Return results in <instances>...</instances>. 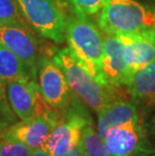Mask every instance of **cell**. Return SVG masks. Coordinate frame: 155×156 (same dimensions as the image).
<instances>
[{"mask_svg":"<svg viewBox=\"0 0 155 156\" xmlns=\"http://www.w3.org/2000/svg\"><path fill=\"white\" fill-rule=\"evenodd\" d=\"M74 94L89 108L98 113L104 107L122 98L118 87L106 85L94 78L71 55L69 48L61 49L54 55Z\"/></svg>","mask_w":155,"mask_h":156,"instance_id":"1","label":"cell"},{"mask_svg":"<svg viewBox=\"0 0 155 156\" xmlns=\"http://www.w3.org/2000/svg\"><path fill=\"white\" fill-rule=\"evenodd\" d=\"M65 38L72 58L94 78L105 84L102 79L103 37L99 29L87 17L70 16L65 19Z\"/></svg>","mask_w":155,"mask_h":156,"instance_id":"2","label":"cell"},{"mask_svg":"<svg viewBox=\"0 0 155 156\" xmlns=\"http://www.w3.org/2000/svg\"><path fill=\"white\" fill-rule=\"evenodd\" d=\"M108 35L129 34L155 28V9L135 0H105L99 18Z\"/></svg>","mask_w":155,"mask_h":156,"instance_id":"3","label":"cell"},{"mask_svg":"<svg viewBox=\"0 0 155 156\" xmlns=\"http://www.w3.org/2000/svg\"><path fill=\"white\" fill-rule=\"evenodd\" d=\"M27 25L55 44L65 38V18L55 0H15Z\"/></svg>","mask_w":155,"mask_h":156,"instance_id":"4","label":"cell"},{"mask_svg":"<svg viewBox=\"0 0 155 156\" xmlns=\"http://www.w3.org/2000/svg\"><path fill=\"white\" fill-rule=\"evenodd\" d=\"M38 86L45 103L54 110L64 113L74 104V92L67 78L54 58H39Z\"/></svg>","mask_w":155,"mask_h":156,"instance_id":"5","label":"cell"},{"mask_svg":"<svg viewBox=\"0 0 155 156\" xmlns=\"http://www.w3.org/2000/svg\"><path fill=\"white\" fill-rule=\"evenodd\" d=\"M8 103L21 121H29L37 115L54 111L42 98L38 84L33 79H17L6 85Z\"/></svg>","mask_w":155,"mask_h":156,"instance_id":"6","label":"cell"},{"mask_svg":"<svg viewBox=\"0 0 155 156\" xmlns=\"http://www.w3.org/2000/svg\"><path fill=\"white\" fill-rule=\"evenodd\" d=\"M103 140L111 156H147L151 151L140 121L110 129Z\"/></svg>","mask_w":155,"mask_h":156,"instance_id":"7","label":"cell"},{"mask_svg":"<svg viewBox=\"0 0 155 156\" xmlns=\"http://www.w3.org/2000/svg\"><path fill=\"white\" fill-rule=\"evenodd\" d=\"M61 118L62 113L55 110L37 115L31 120L21 121L6 129L2 133L1 138L19 141L31 149L41 148Z\"/></svg>","mask_w":155,"mask_h":156,"instance_id":"8","label":"cell"},{"mask_svg":"<svg viewBox=\"0 0 155 156\" xmlns=\"http://www.w3.org/2000/svg\"><path fill=\"white\" fill-rule=\"evenodd\" d=\"M0 41L21 59L35 79L39 62L37 42L29 28L0 23Z\"/></svg>","mask_w":155,"mask_h":156,"instance_id":"9","label":"cell"},{"mask_svg":"<svg viewBox=\"0 0 155 156\" xmlns=\"http://www.w3.org/2000/svg\"><path fill=\"white\" fill-rule=\"evenodd\" d=\"M103 48L102 79L104 83L118 88L127 86L134 74L125 58L122 42L117 36L109 35L103 37Z\"/></svg>","mask_w":155,"mask_h":156,"instance_id":"10","label":"cell"},{"mask_svg":"<svg viewBox=\"0 0 155 156\" xmlns=\"http://www.w3.org/2000/svg\"><path fill=\"white\" fill-rule=\"evenodd\" d=\"M116 36L123 44L125 58L134 75L155 59V28Z\"/></svg>","mask_w":155,"mask_h":156,"instance_id":"11","label":"cell"},{"mask_svg":"<svg viewBox=\"0 0 155 156\" xmlns=\"http://www.w3.org/2000/svg\"><path fill=\"white\" fill-rule=\"evenodd\" d=\"M97 114L98 133L102 138H104L108 131L112 128L140 121L136 102L127 101L124 99H119L111 103L99 111Z\"/></svg>","mask_w":155,"mask_h":156,"instance_id":"12","label":"cell"},{"mask_svg":"<svg viewBox=\"0 0 155 156\" xmlns=\"http://www.w3.org/2000/svg\"><path fill=\"white\" fill-rule=\"evenodd\" d=\"M17 79L35 80L21 59L0 41V104L7 113H9V109L6 85L8 82Z\"/></svg>","mask_w":155,"mask_h":156,"instance_id":"13","label":"cell"},{"mask_svg":"<svg viewBox=\"0 0 155 156\" xmlns=\"http://www.w3.org/2000/svg\"><path fill=\"white\" fill-rule=\"evenodd\" d=\"M127 89L134 102L146 105L155 102V59L133 76Z\"/></svg>","mask_w":155,"mask_h":156,"instance_id":"14","label":"cell"},{"mask_svg":"<svg viewBox=\"0 0 155 156\" xmlns=\"http://www.w3.org/2000/svg\"><path fill=\"white\" fill-rule=\"evenodd\" d=\"M79 147L82 156H111L105 146L103 138L95 130L93 123L84 127Z\"/></svg>","mask_w":155,"mask_h":156,"instance_id":"15","label":"cell"},{"mask_svg":"<svg viewBox=\"0 0 155 156\" xmlns=\"http://www.w3.org/2000/svg\"><path fill=\"white\" fill-rule=\"evenodd\" d=\"M0 23L28 27L15 0H0Z\"/></svg>","mask_w":155,"mask_h":156,"instance_id":"16","label":"cell"},{"mask_svg":"<svg viewBox=\"0 0 155 156\" xmlns=\"http://www.w3.org/2000/svg\"><path fill=\"white\" fill-rule=\"evenodd\" d=\"M72 5L76 15L87 17L101 10L105 0H68Z\"/></svg>","mask_w":155,"mask_h":156,"instance_id":"17","label":"cell"},{"mask_svg":"<svg viewBox=\"0 0 155 156\" xmlns=\"http://www.w3.org/2000/svg\"><path fill=\"white\" fill-rule=\"evenodd\" d=\"M33 149L8 138L0 139V156H30Z\"/></svg>","mask_w":155,"mask_h":156,"instance_id":"18","label":"cell"},{"mask_svg":"<svg viewBox=\"0 0 155 156\" xmlns=\"http://www.w3.org/2000/svg\"><path fill=\"white\" fill-rule=\"evenodd\" d=\"M30 156H49V154L48 153L47 151H45V149L44 147H41V148L33 149L32 152H31Z\"/></svg>","mask_w":155,"mask_h":156,"instance_id":"19","label":"cell"},{"mask_svg":"<svg viewBox=\"0 0 155 156\" xmlns=\"http://www.w3.org/2000/svg\"><path fill=\"white\" fill-rule=\"evenodd\" d=\"M55 156H82V154H81V151H80V147L78 146L77 148H74L71 151L65 152V153H64V154L55 155Z\"/></svg>","mask_w":155,"mask_h":156,"instance_id":"20","label":"cell"},{"mask_svg":"<svg viewBox=\"0 0 155 156\" xmlns=\"http://www.w3.org/2000/svg\"><path fill=\"white\" fill-rule=\"evenodd\" d=\"M149 129H150L151 134H152V136L155 138V115H154V117L152 118V120H151V122H150Z\"/></svg>","mask_w":155,"mask_h":156,"instance_id":"21","label":"cell"},{"mask_svg":"<svg viewBox=\"0 0 155 156\" xmlns=\"http://www.w3.org/2000/svg\"><path fill=\"white\" fill-rule=\"evenodd\" d=\"M2 109H3V107H2V106H1V104H0V111H1ZM3 110H4V109H3ZM4 111H5V110H4ZM5 112H6V111H5ZM6 114H7V112H6ZM7 115H8V114H7Z\"/></svg>","mask_w":155,"mask_h":156,"instance_id":"22","label":"cell"},{"mask_svg":"<svg viewBox=\"0 0 155 156\" xmlns=\"http://www.w3.org/2000/svg\"><path fill=\"white\" fill-rule=\"evenodd\" d=\"M152 156H155V155H152Z\"/></svg>","mask_w":155,"mask_h":156,"instance_id":"23","label":"cell"}]
</instances>
